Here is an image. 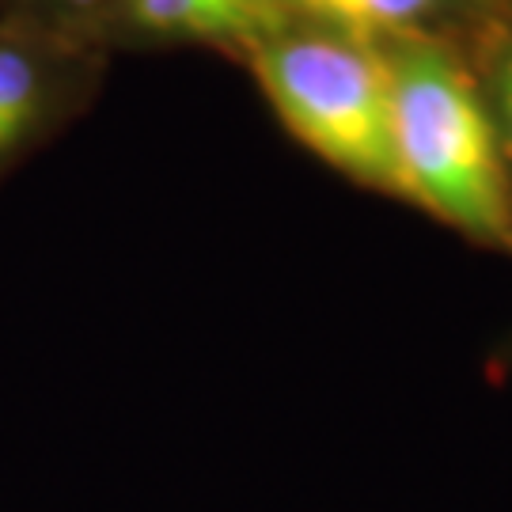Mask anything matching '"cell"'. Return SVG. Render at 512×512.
<instances>
[{
	"label": "cell",
	"mask_w": 512,
	"mask_h": 512,
	"mask_svg": "<svg viewBox=\"0 0 512 512\" xmlns=\"http://www.w3.org/2000/svg\"><path fill=\"white\" fill-rule=\"evenodd\" d=\"M387 65L406 198L475 239H505L512 209L501 137L475 84L433 46H403Z\"/></svg>",
	"instance_id": "cell-1"
},
{
	"label": "cell",
	"mask_w": 512,
	"mask_h": 512,
	"mask_svg": "<svg viewBox=\"0 0 512 512\" xmlns=\"http://www.w3.org/2000/svg\"><path fill=\"white\" fill-rule=\"evenodd\" d=\"M251 65L296 141L349 179L403 194L395 145V84L387 57L342 35H270Z\"/></svg>",
	"instance_id": "cell-2"
},
{
	"label": "cell",
	"mask_w": 512,
	"mask_h": 512,
	"mask_svg": "<svg viewBox=\"0 0 512 512\" xmlns=\"http://www.w3.org/2000/svg\"><path fill=\"white\" fill-rule=\"evenodd\" d=\"M285 0H122L129 23L152 38L247 42L281 31Z\"/></svg>",
	"instance_id": "cell-3"
},
{
	"label": "cell",
	"mask_w": 512,
	"mask_h": 512,
	"mask_svg": "<svg viewBox=\"0 0 512 512\" xmlns=\"http://www.w3.org/2000/svg\"><path fill=\"white\" fill-rule=\"evenodd\" d=\"M54 103L50 65L31 42L0 35V160H8Z\"/></svg>",
	"instance_id": "cell-4"
},
{
	"label": "cell",
	"mask_w": 512,
	"mask_h": 512,
	"mask_svg": "<svg viewBox=\"0 0 512 512\" xmlns=\"http://www.w3.org/2000/svg\"><path fill=\"white\" fill-rule=\"evenodd\" d=\"M304 16L319 19L330 35L376 46L380 38L403 35L437 8V0H289Z\"/></svg>",
	"instance_id": "cell-5"
},
{
	"label": "cell",
	"mask_w": 512,
	"mask_h": 512,
	"mask_svg": "<svg viewBox=\"0 0 512 512\" xmlns=\"http://www.w3.org/2000/svg\"><path fill=\"white\" fill-rule=\"evenodd\" d=\"M494 99H497V137H501V145L512 152V46L505 50L501 57V65H497V88H494Z\"/></svg>",
	"instance_id": "cell-6"
}]
</instances>
